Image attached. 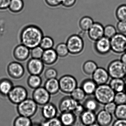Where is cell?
I'll list each match as a JSON object with an SVG mask.
<instances>
[{
	"label": "cell",
	"instance_id": "1",
	"mask_svg": "<svg viewBox=\"0 0 126 126\" xmlns=\"http://www.w3.org/2000/svg\"><path fill=\"white\" fill-rule=\"evenodd\" d=\"M44 36L43 32L40 27L35 25H28L21 31L20 41L21 44L31 49L40 45Z\"/></svg>",
	"mask_w": 126,
	"mask_h": 126
},
{
	"label": "cell",
	"instance_id": "2",
	"mask_svg": "<svg viewBox=\"0 0 126 126\" xmlns=\"http://www.w3.org/2000/svg\"><path fill=\"white\" fill-rule=\"evenodd\" d=\"M115 93L109 84L98 85L94 93V97L100 104L105 105L113 101Z\"/></svg>",
	"mask_w": 126,
	"mask_h": 126
},
{
	"label": "cell",
	"instance_id": "3",
	"mask_svg": "<svg viewBox=\"0 0 126 126\" xmlns=\"http://www.w3.org/2000/svg\"><path fill=\"white\" fill-rule=\"evenodd\" d=\"M38 105L32 98H28L17 105V110L20 115L31 118L36 114Z\"/></svg>",
	"mask_w": 126,
	"mask_h": 126
},
{
	"label": "cell",
	"instance_id": "4",
	"mask_svg": "<svg viewBox=\"0 0 126 126\" xmlns=\"http://www.w3.org/2000/svg\"><path fill=\"white\" fill-rule=\"evenodd\" d=\"M66 44L69 53L73 55L80 54L84 49V41L82 38L78 35H70L67 39Z\"/></svg>",
	"mask_w": 126,
	"mask_h": 126
},
{
	"label": "cell",
	"instance_id": "5",
	"mask_svg": "<svg viewBox=\"0 0 126 126\" xmlns=\"http://www.w3.org/2000/svg\"><path fill=\"white\" fill-rule=\"evenodd\" d=\"M107 70L112 78L123 79L126 75V66L121 60H114L109 63Z\"/></svg>",
	"mask_w": 126,
	"mask_h": 126
},
{
	"label": "cell",
	"instance_id": "6",
	"mask_svg": "<svg viewBox=\"0 0 126 126\" xmlns=\"http://www.w3.org/2000/svg\"><path fill=\"white\" fill-rule=\"evenodd\" d=\"M7 97L11 103L18 105L27 98L28 92L23 86H14Z\"/></svg>",
	"mask_w": 126,
	"mask_h": 126
},
{
	"label": "cell",
	"instance_id": "7",
	"mask_svg": "<svg viewBox=\"0 0 126 126\" xmlns=\"http://www.w3.org/2000/svg\"><path fill=\"white\" fill-rule=\"evenodd\" d=\"M59 80L60 90L66 94H70L77 87V81L72 76L65 75L60 78Z\"/></svg>",
	"mask_w": 126,
	"mask_h": 126
},
{
	"label": "cell",
	"instance_id": "8",
	"mask_svg": "<svg viewBox=\"0 0 126 126\" xmlns=\"http://www.w3.org/2000/svg\"><path fill=\"white\" fill-rule=\"evenodd\" d=\"M111 50L116 54H123L126 52V35L117 33L110 39Z\"/></svg>",
	"mask_w": 126,
	"mask_h": 126
},
{
	"label": "cell",
	"instance_id": "9",
	"mask_svg": "<svg viewBox=\"0 0 126 126\" xmlns=\"http://www.w3.org/2000/svg\"><path fill=\"white\" fill-rule=\"evenodd\" d=\"M8 75L14 80H20L25 74V69L20 62L13 61L9 63L7 67Z\"/></svg>",
	"mask_w": 126,
	"mask_h": 126
},
{
	"label": "cell",
	"instance_id": "10",
	"mask_svg": "<svg viewBox=\"0 0 126 126\" xmlns=\"http://www.w3.org/2000/svg\"><path fill=\"white\" fill-rule=\"evenodd\" d=\"M51 94L44 87L40 86L34 90L32 93V99L38 105L42 106L50 102Z\"/></svg>",
	"mask_w": 126,
	"mask_h": 126
},
{
	"label": "cell",
	"instance_id": "11",
	"mask_svg": "<svg viewBox=\"0 0 126 126\" xmlns=\"http://www.w3.org/2000/svg\"><path fill=\"white\" fill-rule=\"evenodd\" d=\"M44 65L41 59L31 58L27 63V70L30 75H40L44 70Z\"/></svg>",
	"mask_w": 126,
	"mask_h": 126
},
{
	"label": "cell",
	"instance_id": "12",
	"mask_svg": "<svg viewBox=\"0 0 126 126\" xmlns=\"http://www.w3.org/2000/svg\"><path fill=\"white\" fill-rule=\"evenodd\" d=\"M30 51V49L21 44L14 48L13 55L14 58L18 62H24L29 57Z\"/></svg>",
	"mask_w": 126,
	"mask_h": 126
},
{
	"label": "cell",
	"instance_id": "13",
	"mask_svg": "<svg viewBox=\"0 0 126 126\" xmlns=\"http://www.w3.org/2000/svg\"><path fill=\"white\" fill-rule=\"evenodd\" d=\"M94 45L95 51L100 55H106L111 50L110 39L104 36L95 41Z\"/></svg>",
	"mask_w": 126,
	"mask_h": 126
},
{
	"label": "cell",
	"instance_id": "14",
	"mask_svg": "<svg viewBox=\"0 0 126 126\" xmlns=\"http://www.w3.org/2000/svg\"><path fill=\"white\" fill-rule=\"evenodd\" d=\"M78 103L70 96H65L60 100L58 104V109L61 113L73 112Z\"/></svg>",
	"mask_w": 126,
	"mask_h": 126
},
{
	"label": "cell",
	"instance_id": "15",
	"mask_svg": "<svg viewBox=\"0 0 126 126\" xmlns=\"http://www.w3.org/2000/svg\"><path fill=\"white\" fill-rule=\"evenodd\" d=\"M109 77L107 70L102 67H98L92 75V79L98 86L107 84Z\"/></svg>",
	"mask_w": 126,
	"mask_h": 126
},
{
	"label": "cell",
	"instance_id": "16",
	"mask_svg": "<svg viewBox=\"0 0 126 126\" xmlns=\"http://www.w3.org/2000/svg\"><path fill=\"white\" fill-rule=\"evenodd\" d=\"M88 34L91 40L96 41L104 36V27L100 23H94L88 31Z\"/></svg>",
	"mask_w": 126,
	"mask_h": 126
},
{
	"label": "cell",
	"instance_id": "17",
	"mask_svg": "<svg viewBox=\"0 0 126 126\" xmlns=\"http://www.w3.org/2000/svg\"><path fill=\"white\" fill-rule=\"evenodd\" d=\"M113 121L112 114L102 110L96 115V123L100 126H109Z\"/></svg>",
	"mask_w": 126,
	"mask_h": 126
},
{
	"label": "cell",
	"instance_id": "18",
	"mask_svg": "<svg viewBox=\"0 0 126 126\" xmlns=\"http://www.w3.org/2000/svg\"><path fill=\"white\" fill-rule=\"evenodd\" d=\"M57 107L53 103L49 102L43 106L41 110L42 116L45 120L52 119L57 117L58 114Z\"/></svg>",
	"mask_w": 126,
	"mask_h": 126
},
{
	"label": "cell",
	"instance_id": "19",
	"mask_svg": "<svg viewBox=\"0 0 126 126\" xmlns=\"http://www.w3.org/2000/svg\"><path fill=\"white\" fill-rule=\"evenodd\" d=\"M58 57L55 49L52 48L44 50L41 60L45 65H52L56 63Z\"/></svg>",
	"mask_w": 126,
	"mask_h": 126
},
{
	"label": "cell",
	"instance_id": "20",
	"mask_svg": "<svg viewBox=\"0 0 126 126\" xmlns=\"http://www.w3.org/2000/svg\"><path fill=\"white\" fill-rule=\"evenodd\" d=\"M59 119L63 126H73L77 120V116L72 112H62Z\"/></svg>",
	"mask_w": 126,
	"mask_h": 126
},
{
	"label": "cell",
	"instance_id": "21",
	"mask_svg": "<svg viewBox=\"0 0 126 126\" xmlns=\"http://www.w3.org/2000/svg\"><path fill=\"white\" fill-rule=\"evenodd\" d=\"M44 87L51 95L56 94L60 90L59 80L57 78L47 79Z\"/></svg>",
	"mask_w": 126,
	"mask_h": 126
},
{
	"label": "cell",
	"instance_id": "22",
	"mask_svg": "<svg viewBox=\"0 0 126 126\" xmlns=\"http://www.w3.org/2000/svg\"><path fill=\"white\" fill-rule=\"evenodd\" d=\"M80 117L83 126H87L96 123V115L94 112L86 110Z\"/></svg>",
	"mask_w": 126,
	"mask_h": 126
},
{
	"label": "cell",
	"instance_id": "23",
	"mask_svg": "<svg viewBox=\"0 0 126 126\" xmlns=\"http://www.w3.org/2000/svg\"><path fill=\"white\" fill-rule=\"evenodd\" d=\"M13 87V83L10 79L6 78L0 79V95L7 97Z\"/></svg>",
	"mask_w": 126,
	"mask_h": 126
},
{
	"label": "cell",
	"instance_id": "24",
	"mask_svg": "<svg viewBox=\"0 0 126 126\" xmlns=\"http://www.w3.org/2000/svg\"><path fill=\"white\" fill-rule=\"evenodd\" d=\"M98 85L92 79H85L81 83V88L87 95H94Z\"/></svg>",
	"mask_w": 126,
	"mask_h": 126
},
{
	"label": "cell",
	"instance_id": "25",
	"mask_svg": "<svg viewBox=\"0 0 126 126\" xmlns=\"http://www.w3.org/2000/svg\"><path fill=\"white\" fill-rule=\"evenodd\" d=\"M83 104L86 110L94 112L95 113L97 111L100 107V104L94 97H90L85 99Z\"/></svg>",
	"mask_w": 126,
	"mask_h": 126
},
{
	"label": "cell",
	"instance_id": "26",
	"mask_svg": "<svg viewBox=\"0 0 126 126\" xmlns=\"http://www.w3.org/2000/svg\"><path fill=\"white\" fill-rule=\"evenodd\" d=\"M126 83L123 79L112 78L109 85L116 93L124 91Z\"/></svg>",
	"mask_w": 126,
	"mask_h": 126
},
{
	"label": "cell",
	"instance_id": "27",
	"mask_svg": "<svg viewBox=\"0 0 126 126\" xmlns=\"http://www.w3.org/2000/svg\"><path fill=\"white\" fill-rule=\"evenodd\" d=\"M27 84L32 89H35L41 86L42 79L40 75H30L27 78Z\"/></svg>",
	"mask_w": 126,
	"mask_h": 126
},
{
	"label": "cell",
	"instance_id": "28",
	"mask_svg": "<svg viewBox=\"0 0 126 126\" xmlns=\"http://www.w3.org/2000/svg\"><path fill=\"white\" fill-rule=\"evenodd\" d=\"M98 67L96 63L92 61H86L83 66L84 72L88 75H92Z\"/></svg>",
	"mask_w": 126,
	"mask_h": 126
},
{
	"label": "cell",
	"instance_id": "29",
	"mask_svg": "<svg viewBox=\"0 0 126 126\" xmlns=\"http://www.w3.org/2000/svg\"><path fill=\"white\" fill-rule=\"evenodd\" d=\"M86 95V94L81 87H77L70 94V96L79 103L84 101Z\"/></svg>",
	"mask_w": 126,
	"mask_h": 126
},
{
	"label": "cell",
	"instance_id": "30",
	"mask_svg": "<svg viewBox=\"0 0 126 126\" xmlns=\"http://www.w3.org/2000/svg\"><path fill=\"white\" fill-rule=\"evenodd\" d=\"M94 22L92 18L89 16L83 17L79 21V26L84 32H88Z\"/></svg>",
	"mask_w": 126,
	"mask_h": 126
},
{
	"label": "cell",
	"instance_id": "31",
	"mask_svg": "<svg viewBox=\"0 0 126 126\" xmlns=\"http://www.w3.org/2000/svg\"><path fill=\"white\" fill-rule=\"evenodd\" d=\"M33 124L30 118L19 115L14 120L13 126H32Z\"/></svg>",
	"mask_w": 126,
	"mask_h": 126
},
{
	"label": "cell",
	"instance_id": "32",
	"mask_svg": "<svg viewBox=\"0 0 126 126\" xmlns=\"http://www.w3.org/2000/svg\"><path fill=\"white\" fill-rule=\"evenodd\" d=\"M23 7V0H11L8 8L11 12L17 13L21 12Z\"/></svg>",
	"mask_w": 126,
	"mask_h": 126
},
{
	"label": "cell",
	"instance_id": "33",
	"mask_svg": "<svg viewBox=\"0 0 126 126\" xmlns=\"http://www.w3.org/2000/svg\"><path fill=\"white\" fill-rule=\"evenodd\" d=\"M58 57L64 58L69 54V49L66 44L62 43L58 44L55 49Z\"/></svg>",
	"mask_w": 126,
	"mask_h": 126
},
{
	"label": "cell",
	"instance_id": "34",
	"mask_svg": "<svg viewBox=\"0 0 126 126\" xmlns=\"http://www.w3.org/2000/svg\"><path fill=\"white\" fill-rule=\"evenodd\" d=\"M54 42L51 37L49 36H44L41 41L39 46L44 50L53 48Z\"/></svg>",
	"mask_w": 126,
	"mask_h": 126
},
{
	"label": "cell",
	"instance_id": "35",
	"mask_svg": "<svg viewBox=\"0 0 126 126\" xmlns=\"http://www.w3.org/2000/svg\"><path fill=\"white\" fill-rule=\"evenodd\" d=\"M114 115L117 119L126 120V104L117 105Z\"/></svg>",
	"mask_w": 126,
	"mask_h": 126
},
{
	"label": "cell",
	"instance_id": "36",
	"mask_svg": "<svg viewBox=\"0 0 126 126\" xmlns=\"http://www.w3.org/2000/svg\"><path fill=\"white\" fill-rule=\"evenodd\" d=\"M44 50L40 46H38L30 49V56L34 59H41Z\"/></svg>",
	"mask_w": 126,
	"mask_h": 126
},
{
	"label": "cell",
	"instance_id": "37",
	"mask_svg": "<svg viewBox=\"0 0 126 126\" xmlns=\"http://www.w3.org/2000/svg\"><path fill=\"white\" fill-rule=\"evenodd\" d=\"M113 101L117 105L126 104V93L124 91L116 93Z\"/></svg>",
	"mask_w": 126,
	"mask_h": 126
},
{
	"label": "cell",
	"instance_id": "38",
	"mask_svg": "<svg viewBox=\"0 0 126 126\" xmlns=\"http://www.w3.org/2000/svg\"><path fill=\"white\" fill-rule=\"evenodd\" d=\"M116 15L119 21H126V4H123L118 8Z\"/></svg>",
	"mask_w": 126,
	"mask_h": 126
},
{
	"label": "cell",
	"instance_id": "39",
	"mask_svg": "<svg viewBox=\"0 0 126 126\" xmlns=\"http://www.w3.org/2000/svg\"><path fill=\"white\" fill-rule=\"evenodd\" d=\"M117 33V29L112 25H108L104 27V36L109 39H111Z\"/></svg>",
	"mask_w": 126,
	"mask_h": 126
},
{
	"label": "cell",
	"instance_id": "40",
	"mask_svg": "<svg viewBox=\"0 0 126 126\" xmlns=\"http://www.w3.org/2000/svg\"><path fill=\"white\" fill-rule=\"evenodd\" d=\"M41 126H63L60 119L56 117L45 120L41 124Z\"/></svg>",
	"mask_w": 126,
	"mask_h": 126
},
{
	"label": "cell",
	"instance_id": "41",
	"mask_svg": "<svg viewBox=\"0 0 126 126\" xmlns=\"http://www.w3.org/2000/svg\"><path fill=\"white\" fill-rule=\"evenodd\" d=\"M57 71L53 67L48 68L44 72V76L47 80L57 78Z\"/></svg>",
	"mask_w": 126,
	"mask_h": 126
},
{
	"label": "cell",
	"instance_id": "42",
	"mask_svg": "<svg viewBox=\"0 0 126 126\" xmlns=\"http://www.w3.org/2000/svg\"><path fill=\"white\" fill-rule=\"evenodd\" d=\"M117 106V104L114 101H112L104 105V109L111 114H114Z\"/></svg>",
	"mask_w": 126,
	"mask_h": 126
},
{
	"label": "cell",
	"instance_id": "43",
	"mask_svg": "<svg viewBox=\"0 0 126 126\" xmlns=\"http://www.w3.org/2000/svg\"><path fill=\"white\" fill-rule=\"evenodd\" d=\"M117 29L120 33H126V21H119L117 24Z\"/></svg>",
	"mask_w": 126,
	"mask_h": 126
},
{
	"label": "cell",
	"instance_id": "44",
	"mask_svg": "<svg viewBox=\"0 0 126 126\" xmlns=\"http://www.w3.org/2000/svg\"><path fill=\"white\" fill-rule=\"evenodd\" d=\"M86 110L83 104L78 103L73 112L77 116H80Z\"/></svg>",
	"mask_w": 126,
	"mask_h": 126
},
{
	"label": "cell",
	"instance_id": "45",
	"mask_svg": "<svg viewBox=\"0 0 126 126\" xmlns=\"http://www.w3.org/2000/svg\"><path fill=\"white\" fill-rule=\"evenodd\" d=\"M48 5L52 7H56L62 3V0H45Z\"/></svg>",
	"mask_w": 126,
	"mask_h": 126
},
{
	"label": "cell",
	"instance_id": "46",
	"mask_svg": "<svg viewBox=\"0 0 126 126\" xmlns=\"http://www.w3.org/2000/svg\"><path fill=\"white\" fill-rule=\"evenodd\" d=\"M11 0H0V10H5L9 8Z\"/></svg>",
	"mask_w": 126,
	"mask_h": 126
},
{
	"label": "cell",
	"instance_id": "47",
	"mask_svg": "<svg viewBox=\"0 0 126 126\" xmlns=\"http://www.w3.org/2000/svg\"><path fill=\"white\" fill-rule=\"evenodd\" d=\"M76 0H62V4L63 6L67 7H71L75 3Z\"/></svg>",
	"mask_w": 126,
	"mask_h": 126
},
{
	"label": "cell",
	"instance_id": "48",
	"mask_svg": "<svg viewBox=\"0 0 126 126\" xmlns=\"http://www.w3.org/2000/svg\"><path fill=\"white\" fill-rule=\"evenodd\" d=\"M112 126H126V120L117 119L113 122Z\"/></svg>",
	"mask_w": 126,
	"mask_h": 126
},
{
	"label": "cell",
	"instance_id": "49",
	"mask_svg": "<svg viewBox=\"0 0 126 126\" xmlns=\"http://www.w3.org/2000/svg\"><path fill=\"white\" fill-rule=\"evenodd\" d=\"M120 60L126 66V52L123 53L121 57Z\"/></svg>",
	"mask_w": 126,
	"mask_h": 126
},
{
	"label": "cell",
	"instance_id": "50",
	"mask_svg": "<svg viewBox=\"0 0 126 126\" xmlns=\"http://www.w3.org/2000/svg\"><path fill=\"white\" fill-rule=\"evenodd\" d=\"M87 126H100V125H98L97 123H95L93 124H91V125H89Z\"/></svg>",
	"mask_w": 126,
	"mask_h": 126
},
{
	"label": "cell",
	"instance_id": "51",
	"mask_svg": "<svg viewBox=\"0 0 126 126\" xmlns=\"http://www.w3.org/2000/svg\"><path fill=\"white\" fill-rule=\"evenodd\" d=\"M32 126H41V125H37V124H33Z\"/></svg>",
	"mask_w": 126,
	"mask_h": 126
},
{
	"label": "cell",
	"instance_id": "52",
	"mask_svg": "<svg viewBox=\"0 0 126 126\" xmlns=\"http://www.w3.org/2000/svg\"><path fill=\"white\" fill-rule=\"evenodd\" d=\"M124 92H126V87H125V90H124Z\"/></svg>",
	"mask_w": 126,
	"mask_h": 126
},
{
	"label": "cell",
	"instance_id": "53",
	"mask_svg": "<svg viewBox=\"0 0 126 126\" xmlns=\"http://www.w3.org/2000/svg\"><path fill=\"white\" fill-rule=\"evenodd\" d=\"M125 79H126V76H125Z\"/></svg>",
	"mask_w": 126,
	"mask_h": 126
}]
</instances>
